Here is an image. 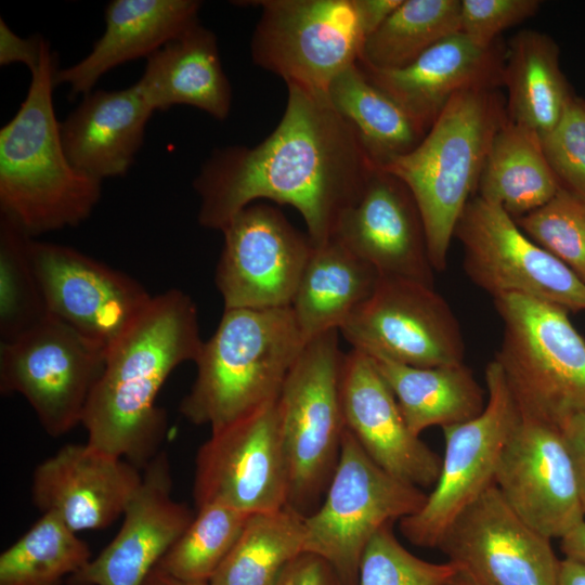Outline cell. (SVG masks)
<instances>
[{
  "mask_svg": "<svg viewBox=\"0 0 585 585\" xmlns=\"http://www.w3.org/2000/svg\"><path fill=\"white\" fill-rule=\"evenodd\" d=\"M506 49L499 41L482 46L457 31L395 69L360 67L427 130L448 101L472 88L502 84Z\"/></svg>",
  "mask_w": 585,
  "mask_h": 585,
  "instance_id": "cell-23",
  "label": "cell"
},
{
  "mask_svg": "<svg viewBox=\"0 0 585 585\" xmlns=\"http://www.w3.org/2000/svg\"><path fill=\"white\" fill-rule=\"evenodd\" d=\"M251 39L256 65L314 95L360 58L367 37L356 0H263Z\"/></svg>",
  "mask_w": 585,
  "mask_h": 585,
  "instance_id": "cell-9",
  "label": "cell"
},
{
  "mask_svg": "<svg viewBox=\"0 0 585 585\" xmlns=\"http://www.w3.org/2000/svg\"><path fill=\"white\" fill-rule=\"evenodd\" d=\"M29 255L48 314L106 352L153 298L131 276L75 248L30 238Z\"/></svg>",
  "mask_w": 585,
  "mask_h": 585,
  "instance_id": "cell-16",
  "label": "cell"
},
{
  "mask_svg": "<svg viewBox=\"0 0 585 585\" xmlns=\"http://www.w3.org/2000/svg\"><path fill=\"white\" fill-rule=\"evenodd\" d=\"M46 39L41 36L22 38L0 20V65L23 63L31 72L40 62Z\"/></svg>",
  "mask_w": 585,
  "mask_h": 585,
  "instance_id": "cell-42",
  "label": "cell"
},
{
  "mask_svg": "<svg viewBox=\"0 0 585 585\" xmlns=\"http://www.w3.org/2000/svg\"><path fill=\"white\" fill-rule=\"evenodd\" d=\"M327 99L352 128L369 161L378 169L413 151L428 131L373 83L358 62L333 80Z\"/></svg>",
  "mask_w": 585,
  "mask_h": 585,
  "instance_id": "cell-30",
  "label": "cell"
},
{
  "mask_svg": "<svg viewBox=\"0 0 585 585\" xmlns=\"http://www.w3.org/2000/svg\"><path fill=\"white\" fill-rule=\"evenodd\" d=\"M464 269L493 299L521 295L585 311V283L533 242L502 208L474 195L455 227Z\"/></svg>",
  "mask_w": 585,
  "mask_h": 585,
  "instance_id": "cell-12",
  "label": "cell"
},
{
  "mask_svg": "<svg viewBox=\"0 0 585 585\" xmlns=\"http://www.w3.org/2000/svg\"><path fill=\"white\" fill-rule=\"evenodd\" d=\"M135 84L154 112L190 105L224 120L231 110L217 37L199 22L147 57Z\"/></svg>",
  "mask_w": 585,
  "mask_h": 585,
  "instance_id": "cell-26",
  "label": "cell"
},
{
  "mask_svg": "<svg viewBox=\"0 0 585 585\" xmlns=\"http://www.w3.org/2000/svg\"><path fill=\"white\" fill-rule=\"evenodd\" d=\"M560 188L541 138L507 119L487 153L477 196L518 219L545 205Z\"/></svg>",
  "mask_w": 585,
  "mask_h": 585,
  "instance_id": "cell-31",
  "label": "cell"
},
{
  "mask_svg": "<svg viewBox=\"0 0 585 585\" xmlns=\"http://www.w3.org/2000/svg\"><path fill=\"white\" fill-rule=\"evenodd\" d=\"M540 5L537 0H460L459 31L491 46L502 31L536 14Z\"/></svg>",
  "mask_w": 585,
  "mask_h": 585,
  "instance_id": "cell-40",
  "label": "cell"
},
{
  "mask_svg": "<svg viewBox=\"0 0 585 585\" xmlns=\"http://www.w3.org/2000/svg\"><path fill=\"white\" fill-rule=\"evenodd\" d=\"M495 485L529 525L562 538L585 520L560 427L522 414L498 461Z\"/></svg>",
  "mask_w": 585,
  "mask_h": 585,
  "instance_id": "cell-17",
  "label": "cell"
},
{
  "mask_svg": "<svg viewBox=\"0 0 585 585\" xmlns=\"http://www.w3.org/2000/svg\"><path fill=\"white\" fill-rule=\"evenodd\" d=\"M106 351L47 314L0 344V391L18 393L51 437L69 432L82 417L100 379Z\"/></svg>",
  "mask_w": 585,
  "mask_h": 585,
  "instance_id": "cell-10",
  "label": "cell"
},
{
  "mask_svg": "<svg viewBox=\"0 0 585 585\" xmlns=\"http://www.w3.org/2000/svg\"><path fill=\"white\" fill-rule=\"evenodd\" d=\"M340 391L346 428L365 453L407 484L433 486L442 458L410 430L372 356L355 349L344 353Z\"/></svg>",
  "mask_w": 585,
  "mask_h": 585,
  "instance_id": "cell-21",
  "label": "cell"
},
{
  "mask_svg": "<svg viewBox=\"0 0 585 585\" xmlns=\"http://www.w3.org/2000/svg\"><path fill=\"white\" fill-rule=\"evenodd\" d=\"M560 430L573 464L585 515V415L578 414L568 418L560 426Z\"/></svg>",
  "mask_w": 585,
  "mask_h": 585,
  "instance_id": "cell-43",
  "label": "cell"
},
{
  "mask_svg": "<svg viewBox=\"0 0 585 585\" xmlns=\"http://www.w3.org/2000/svg\"><path fill=\"white\" fill-rule=\"evenodd\" d=\"M196 0H113L105 8V29L92 50L78 63L55 75L70 95H86L99 79L123 63L150 57L166 43L198 23Z\"/></svg>",
  "mask_w": 585,
  "mask_h": 585,
  "instance_id": "cell-24",
  "label": "cell"
},
{
  "mask_svg": "<svg viewBox=\"0 0 585 585\" xmlns=\"http://www.w3.org/2000/svg\"><path fill=\"white\" fill-rule=\"evenodd\" d=\"M442 585H485L467 570L459 568Z\"/></svg>",
  "mask_w": 585,
  "mask_h": 585,
  "instance_id": "cell-48",
  "label": "cell"
},
{
  "mask_svg": "<svg viewBox=\"0 0 585 585\" xmlns=\"http://www.w3.org/2000/svg\"><path fill=\"white\" fill-rule=\"evenodd\" d=\"M143 585H210L209 582H190L177 578L157 566L151 571Z\"/></svg>",
  "mask_w": 585,
  "mask_h": 585,
  "instance_id": "cell-47",
  "label": "cell"
},
{
  "mask_svg": "<svg viewBox=\"0 0 585 585\" xmlns=\"http://www.w3.org/2000/svg\"><path fill=\"white\" fill-rule=\"evenodd\" d=\"M153 113L135 83L89 92L61 123L68 159L100 181L125 176L143 144Z\"/></svg>",
  "mask_w": 585,
  "mask_h": 585,
  "instance_id": "cell-25",
  "label": "cell"
},
{
  "mask_svg": "<svg viewBox=\"0 0 585 585\" xmlns=\"http://www.w3.org/2000/svg\"><path fill=\"white\" fill-rule=\"evenodd\" d=\"M203 343L197 307L186 292L153 296L106 352L81 421L87 443L144 469L160 452L167 429L158 392L176 367L195 363Z\"/></svg>",
  "mask_w": 585,
  "mask_h": 585,
  "instance_id": "cell-2",
  "label": "cell"
},
{
  "mask_svg": "<svg viewBox=\"0 0 585 585\" xmlns=\"http://www.w3.org/2000/svg\"><path fill=\"white\" fill-rule=\"evenodd\" d=\"M502 84L507 90V119L540 138L556 127L575 98L560 68L558 44L534 29H523L510 40Z\"/></svg>",
  "mask_w": 585,
  "mask_h": 585,
  "instance_id": "cell-28",
  "label": "cell"
},
{
  "mask_svg": "<svg viewBox=\"0 0 585 585\" xmlns=\"http://www.w3.org/2000/svg\"><path fill=\"white\" fill-rule=\"evenodd\" d=\"M87 542L55 514L43 512L0 555V585H63L92 559Z\"/></svg>",
  "mask_w": 585,
  "mask_h": 585,
  "instance_id": "cell-34",
  "label": "cell"
},
{
  "mask_svg": "<svg viewBox=\"0 0 585 585\" xmlns=\"http://www.w3.org/2000/svg\"><path fill=\"white\" fill-rule=\"evenodd\" d=\"M392 390L410 430L419 434L474 418L485 407L483 390L463 362L415 367L373 358Z\"/></svg>",
  "mask_w": 585,
  "mask_h": 585,
  "instance_id": "cell-29",
  "label": "cell"
},
{
  "mask_svg": "<svg viewBox=\"0 0 585 585\" xmlns=\"http://www.w3.org/2000/svg\"><path fill=\"white\" fill-rule=\"evenodd\" d=\"M560 548L566 558L585 563V520L560 538Z\"/></svg>",
  "mask_w": 585,
  "mask_h": 585,
  "instance_id": "cell-45",
  "label": "cell"
},
{
  "mask_svg": "<svg viewBox=\"0 0 585 585\" xmlns=\"http://www.w3.org/2000/svg\"><path fill=\"white\" fill-rule=\"evenodd\" d=\"M438 549L485 585H557L560 559L495 484L447 528Z\"/></svg>",
  "mask_w": 585,
  "mask_h": 585,
  "instance_id": "cell-18",
  "label": "cell"
},
{
  "mask_svg": "<svg viewBox=\"0 0 585 585\" xmlns=\"http://www.w3.org/2000/svg\"><path fill=\"white\" fill-rule=\"evenodd\" d=\"M367 37L398 8L402 0H356ZM366 37V38H367Z\"/></svg>",
  "mask_w": 585,
  "mask_h": 585,
  "instance_id": "cell-44",
  "label": "cell"
},
{
  "mask_svg": "<svg viewBox=\"0 0 585 585\" xmlns=\"http://www.w3.org/2000/svg\"><path fill=\"white\" fill-rule=\"evenodd\" d=\"M142 481L131 463L87 442L66 444L34 470L31 500L78 533L101 530L123 515Z\"/></svg>",
  "mask_w": 585,
  "mask_h": 585,
  "instance_id": "cell-22",
  "label": "cell"
},
{
  "mask_svg": "<svg viewBox=\"0 0 585 585\" xmlns=\"http://www.w3.org/2000/svg\"><path fill=\"white\" fill-rule=\"evenodd\" d=\"M460 0H402L364 41L359 63L373 69L403 67L459 31Z\"/></svg>",
  "mask_w": 585,
  "mask_h": 585,
  "instance_id": "cell-33",
  "label": "cell"
},
{
  "mask_svg": "<svg viewBox=\"0 0 585 585\" xmlns=\"http://www.w3.org/2000/svg\"><path fill=\"white\" fill-rule=\"evenodd\" d=\"M393 523L382 526L366 545L358 585H442L459 566L424 560L395 537Z\"/></svg>",
  "mask_w": 585,
  "mask_h": 585,
  "instance_id": "cell-38",
  "label": "cell"
},
{
  "mask_svg": "<svg viewBox=\"0 0 585 585\" xmlns=\"http://www.w3.org/2000/svg\"><path fill=\"white\" fill-rule=\"evenodd\" d=\"M57 70L46 40L26 98L0 130V214L30 237L80 224L102 194V181L65 153L53 105Z\"/></svg>",
  "mask_w": 585,
  "mask_h": 585,
  "instance_id": "cell-3",
  "label": "cell"
},
{
  "mask_svg": "<svg viewBox=\"0 0 585 585\" xmlns=\"http://www.w3.org/2000/svg\"><path fill=\"white\" fill-rule=\"evenodd\" d=\"M250 515L211 503L197 507L196 516L157 567L190 582H209L225 559Z\"/></svg>",
  "mask_w": 585,
  "mask_h": 585,
  "instance_id": "cell-35",
  "label": "cell"
},
{
  "mask_svg": "<svg viewBox=\"0 0 585 585\" xmlns=\"http://www.w3.org/2000/svg\"><path fill=\"white\" fill-rule=\"evenodd\" d=\"M304 552V516L289 506L250 515L210 585H275Z\"/></svg>",
  "mask_w": 585,
  "mask_h": 585,
  "instance_id": "cell-32",
  "label": "cell"
},
{
  "mask_svg": "<svg viewBox=\"0 0 585 585\" xmlns=\"http://www.w3.org/2000/svg\"><path fill=\"white\" fill-rule=\"evenodd\" d=\"M289 476L277 400L211 431L195 457L197 507L218 503L248 515L287 506Z\"/></svg>",
  "mask_w": 585,
  "mask_h": 585,
  "instance_id": "cell-14",
  "label": "cell"
},
{
  "mask_svg": "<svg viewBox=\"0 0 585 585\" xmlns=\"http://www.w3.org/2000/svg\"><path fill=\"white\" fill-rule=\"evenodd\" d=\"M284 114L253 147L214 151L194 179L198 222L221 231L259 199L298 210L313 246L333 236L341 212L358 197L375 167L348 122L327 98L287 86Z\"/></svg>",
  "mask_w": 585,
  "mask_h": 585,
  "instance_id": "cell-1",
  "label": "cell"
},
{
  "mask_svg": "<svg viewBox=\"0 0 585 585\" xmlns=\"http://www.w3.org/2000/svg\"><path fill=\"white\" fill-rule=\"evenodd\" d=\"M541 143L560 187L585 200V99L575 95Z\"/></svg>",
  "mask_w": 585,
  "mask_h": 585,
  "instance_id": "cell-39",
  "label": "cell"
},
{
  "mask_svg": "<svg viewBox=\"0 0 585 585\" xmlns=\"http://www.w3.org/2000/svg\"><path fill=\"white\" fill-rule=\"evenodd\" d=\"M338 334L332 329L307 341L277 398L289 476L287 506L304 517L325 495L346 431L340 391L344 353Z\"/></svg>",
  "mask_w": 585,
  "mask_h": 585,
  "instance_id": "cell-7",
  "label": "cell"
},
{
  "mask_svg": "<svg viewBox=\"0 0 585 585\" xmlns=\"http://www.w3.org/2000/svg\"><path fill=\"white\" fill-rule=\"evenodd\" d=\"M29 235L0 214V337L11 340L47 314L29 255Z\"/></svg>",
  "mask_w": 585,
  "mask_h": 585,
  "instance_id": "cell-36",
  "label": "cell"
},
{
  "mask_svg": "<svg viewBox=\"0 0 585 585\" xmlns=\"http://www.w3.org/2000/svg\"><path fill=\"white\" fill-rule=\"evenodd\" d=\"M487 400L481 414L443 427L444 456L438 481L422 507L399 521L402 535L421 548H438L452 522L490 486L520 410L500 365L485 368Z\"/></svg>",
  "mask_w": 585,
  "mask_h": 585,
  "instance_id": "cell-11",
  "label": "cell"
},
{
  "mask_svg": "<svg viewBox=\"0 0 585 585\" xmlns=\"http://www.w3.org/2000/svg\"><path fill=\"white\" fill-rule=\"evenodd\" d=\"M537 245L585 283V200L563 188L536 210L514 219Z\"/></svg>",
  "mask_w": 585,
  "mask_h": 585,
  "instance_id": "cell-37",
  "label": "cell"
},
{
  "mask_svg": "<svg viewBox=\"0 0 585 585\" xmlns=\"http://www.w3.org/2000/svg\"><path fill=\"white\" fill-rule=\"evenodd\" d=\"M115 537L65 585H143L194 518L172 496L169 457L159 452L143 469Z\"/></svg>",
  "mask_w": 585,
  "mask_h": 585,
  "instance_id": "cell-20",
  "label": "cell"
},
{
  "mask_svg": "<svg viewBox=\"0 0 585 585\" xmlns=\"http://www.w3.org/2000/svg\"><path fill=\"white\" fill-rule=\"evenodd\" d=\"M427 494L380 468L346 428L318 507L304 517V551L323 558L341 585H358L363 551L382 526L417 512Z\"/></svg>",
  "mask_w": 585,
  "mask_h": 585,
  "instance_id": "cell-8",
  "label": "cell"
},
{
  "mask_svg": "<svg viewBox=\"0 0 585 585\" xmlns=\"http://www.w3.org/2000/svg\"><path fill=\"white\" fill-rule=\"evenodd\" d=\"M381 276L433 286V266L417 204L395 176L375 168L339 216L333 236Z\"/></svg>",
  "mask_w": 585,
  "mask_h": 585,
  "instance_id": "cell-19",
  "label": "cell"
},
{
  "mask_svg": "<svg viewBox=\"0 0 585 585\" xmlns=\"http://www.w3.org/2000/svg\"><path fill=\"white\" fill-rule=\"evenodd\" d=\"M379 278L373 265L335 238L314 246L290 306L306 341L339 330Z\"/></svg>",
  "mask_w": 585,
  "mask_h": 585,
  "instance_id": "cell-27",
  "label": "cell"
},
{
  "mask_svg": "<svg viewBox=\"0 0 585 585\" xmlns=\"http://www.w3.org/2000/svg\"><path fill=\"white\" fill-rule=\"evenodd\" d=\"M494 304L504 325L495 360L520 412L558 427L585 415V340L569 312L521 295Z\"/></svg>",
  "mask_w": 585,
  "mask_h": 585,
  "instance_id": "cell-6",
  "label": "cell"
},
{
  "mask_svg": "<svg viewBox=\"0 0 585 585\" xmlns=\"http://www.w3.org/2000/svg\"><path fill=\"white\" fill-rule=\"evenodd\" d=\"M306 343L290 307L224 309L195 361L181 414L216 431L277 400Z\"/></svg>",
  "mask_w": 585,
  "mask_h": 585,
  "instance_id": "cell-4",
  "label": "cell"
},
{
  "mask_svg": "<svg viewBox=\"0 0 585 585\" xmlns=\"http://www.w3.org/2000/svg\"><path fill=\"white\" fill-rule=\"evenodd\" d=\"M339 333L372 358L432 367L461 363L465 346L459 323L433 286L381 276L373 294Z\"/></svg>",
  "mask_w": 585,
  "mask_h": 585,
  "instance_id": "cell-13",
  "label": "cell"
},
{
  "mask_svg": "<svg viewBox=\"0 0 585 585\" xmlns=\"http://www.w3.org/2000/svg\"><path fill=\"white\" fill-rule=\"evenodd\" d=\"M557 585H585V563L570 559H560Z\"/></svg>",
  "mask_w": 585,
  "mask_h": 585,
  "instance_id": "cell-46",
  "label": "cell"
},
{
  "mask_svg": "<svg viewBox=\"0 0 585 585\" xmlns=\"http://www.w3.org/2000/svg\"><path fill=\"white\" fill-rule=\"evenodd\" d=\"M224 242L216 270V286L224 309L290 307L313 251L275 207L251 204L221 230Z\"/></svg>",
  "mask_w": 585,
  "mask_h": 585,
  "instance_id": "cell-15",
  "label": "cell"
},
{
  "mask_svg": "<svg viewBox=\"0 0 585 585\" xmlns=\"http://www.w3.org/2000/svg\"><path fill=\"white\" fill-rule=\"evenodd\" d=\"M497 88L458 92L420 143L382 170L399 178L419 209L434 270L446 266L456 224L478 190L492 142L507 120Z\"/></svg>",
  "mask_w": 585,
  "mask_h": 585,
  "instance_id": "cell-5",
  "label": "cell"
},
{
  "mask_svg": "<svg viewBox=\"0 0 585 585\" xmlns=\"http://www.w3.org/2000/svg\"><path fill=\"white\" fill-rule=\"evenodd\" d=\"M275 585H341L332 567L320 556L302 552L282 572Z\"/></svg>",
  "mask_w": 585,
  "mask_h": 585,
  "instance_id": "cell-41",
  "label": "cell"
}]
</instances>
